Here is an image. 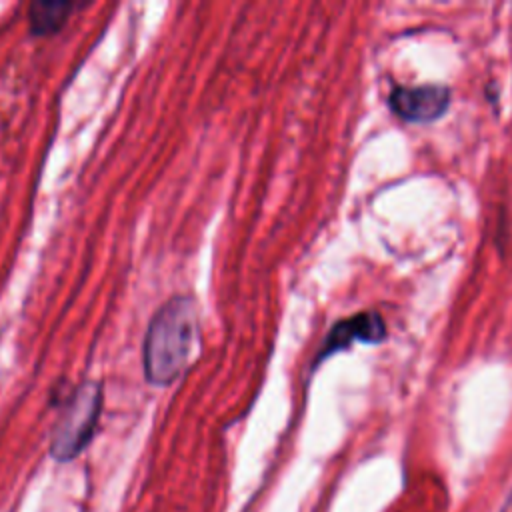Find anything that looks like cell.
I'll return each mask as SVG.
<instances>
[{"instance_id":"1","label":"cell","mask_w":512,"mask_h":512,"mask_svg":"<svg viewBox=\"0 0 512 512\" xmlns=\"http://www.w3.org/2000/svg\"><path fill=\"white\" fill-rule=\"evenodd\" d=\"M198 342V310L190 296L166 300L150 318L142 344L144 378L152 386H170L188 366Z\"/></svg>"},{"instance_id":"2","label":"cell","mask_w":512,"mask_h":512,"mask_svg":"<svg viewBox=\"0 0 512 512\" xmlns=\"http://www.w3.org/2000/svg\"><path fill=\"white\" fill-rule=\"evenodd\" d=\"M102 412V386L98 382H82L72 390L62 406L50 442V454L58 462L76 458L94 438Z\"/></svg>"},{"instance_id":"3","label":"cell","mask_w":512,"mask_h":512,"mask_svg":"<svg viewBox=\"0 0 512 512\" xmlns=\"http://www.w3.org/2000/svg\"><path fill=\"white\" fill-rule=\"evenodd\" d=\"M388 106L406 122L428 124L446 114L450 106V90L442 84L396 86L388 96Z\"/></svg>"},{"instance_id":"4","label":"cell","mask_w":512,"mask_h":512,"mask_svg":"<svg viewBox=\"0 0 512 512\" xmlns=\"http://www.w3.org/2000/svg\"><path fill=\"white\" fill-rule=\"evenodd\" d=\"M386 338V324L382 320V316L376 310H366V312H358L350 318H344L340 322H336L330 332L324 338V344L320 346L314 366L322 360H326L328 356L346 350L348 346H352L354 342H364V344H378Z\"/></svg>"},{"instance_id":"5","label":"cell","mask_w":512,"mask_h":512,"mask_svg":"<svg viewBox=\"0 0 512 512\" xmlns=\"http://www.w3.org/2000/svg\"><path fill=\"white\" fill-rule=\"evenodd\" d=\"M82 4L74 2H44L36 0L28 6V30L32 36H54L58 34L66 22L70 20L72 12Z\"/></svg>"}]
</instances>
